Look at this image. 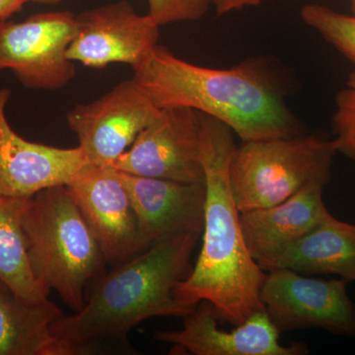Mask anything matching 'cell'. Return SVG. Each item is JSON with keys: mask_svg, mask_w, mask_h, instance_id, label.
Returning <instances> with one entry per match:
<instances>
[{"mask_svg": "<svg viewBox=\"0 0 355 355\" xmlns=\"http://www.w3.org/2000/svg\"><path fill=\"white\" fill-rule=\"evenodd\" d=\"M28 200L0 198V280L21 298L44 301L50 292L33 272L23 231L22 216Z\"/></svg>", "mask_w": 355, "mask_h": 355, "instance_id": "obj_18", "label": "cell"}, {"mask_svg": "<svg viewBox=\"0 0 355 355\" xmlns=\"http://www.w3.org/2000/svg\"><path fill=\"white\" fill-rule=\"evenodd\" d=\"M8 89L0 90V198H30L69 184L87 164L80 146L60 148L23 139L6 114Z\"/></svg>", "mask_w": 355, "mask_h": 355, "instance_id": "obj_12", "label": "cell"}, {"mask_svg": "<svg viewBox=\"0 0 355 355\" xmlns=\"http://www.w3.org/2000/svg\"><path fill=\"white\" fill-rule=\"evenodd\" d=\"M198 114L205 186L202 245L178 294L193 307L209 301L220 320L237 326L263 310L261 288L266 272L248 250L231 187L234 132L221 121Z\"/></svg>", "mask_w": 355, "mask_h": 355, "instance_id": "obj_1", "label": "cell"}, {"mask_svg": "<svg viewBox=\"0 0 355 355\" xmlns=\"http://www.w3.org/2000/svg\"><path fill=\"white\" fill-rule=\"evenodd\" d=\"M336 153L333 140L315 135L236 146L229 172L238 209L272 207L311 184H328Z\"/></svg>", "mask_w": 355, "mask_h": 355, "instance_id": "obj_5", "label": "cell"}, {"mask_svg": "<svg viewBox=\"0 0 355 355\" xmlns=\"http://www.w3.org/2000/svg\"><path fill=\"white\" fill-rule=\"evenodd\" d=\"M183 319L184 328L181 331H157L156 340L193 355L308 354L307 347L303 343L282 345L279 331L265 310L254 313L230 331H224L218 326L220 318L209 301L198 302L195 310Z\"/></svg>", "mask_w": 355, "mask_h": 355, "instance_id": "obj_13", "label": "cell"}, {"mask_svg": "<svg viewBox=\"0 0 355 355\" xmlns=\"http://www.w3.org/2000/svg\"><path fill=\"white\" fill-rule=\"evenodd\" d=\"M347 284L342 279H313L288 268H273L261 286V304L280 334L322 329L355 338V304Z\"/></svg>", "mask_w": 355, "mask_h": 355, "instance_id": "obj_7", "label": "cell"}, {"mask_svg": "<svg viewBox=\"0 0 355 355\" xmlns=\"http://www.w3.org/2000/svg\"><path fill=\"white\" fill-rule=\"evenodd\" d=\"M306 25L355 64V17L322 4H307L300 11Z\"/></svg>", "mask_w": 355, "mask_h": 355, "instance_id": "obj_19", "label": "cell"}, {"mask_svg": "<svg viewBox=\"0 0 355 355\" xmlns=\"http://www.w3.org/2000/svg\"><path fill=\"white\" fill-rule=\"evenodd\" d=\"M27 0H0V22L6 21L14 13L19 12Z\"/></svg>", "mask_w": 355, "mask_h": 355, "instance_id": "obj_23", "label": "cell"}, {"mask_svg": "<svg viewBox=\"0 0 355 355\" xmlns=\"http://www.w3.org/2000/svg\"><path fill=\"white\" fill-rule=\"evenodd\" d=\"M200 236L164 238L112 266L92 284L83 309L53 322V336L79 355L90 354L100 343L125 340L132 329L150 318L188 316L196 307L181 300L178 287L191 272V254Z\"/></svg>", "mask_w": 355, "mask_h": 355, "instance_id": "obj_2", "label": "cell"}, {"mask_svg": "<svg viewBox=\"0 0 355 355\" xmlns=\"http://www.w3.org/2000/svg\"><path fill=\"white\" fill-rule=\"evenodd\" d=\"M62 1L64 0H27V2H36V3L49 4V6H53Z\"/></svg>", "mask_w": 355, "mask_h": 355, "instance_id": "obj_24", "label": "cell"}, {"mask_svg": "<svg viewBox=\"0 0 355 355\" xmlns=\"http://www.w3.org/2000/svg\"><path fill=\"white\" fill-rule=\"evenodd\" d=\"M119 173L137 216L141 252L171 236L186 233L202 235L205 184Z\"/></svg>", "mask_w": 355, "mask_h": 355, "instance_id": "obj_14", "label": "cell"}, {"mask_svg": "<svg viewBox=\"0 0 355 355\" xmlns=\"http://www.w3.org/2000/svg\"><path fill=\"white\" fill-rule=\"evenodd\" d=\"M160 110L133 76L96 101L76 105L67 120L87 162L112 167Z\"/></svg>", "mask_w": 355, "mask_h": 355, "instance_id": "obj_8", "label": "cell"}, {"mask_svg": "<svg viewBox=\"0 0 355 355\" xmlns=\"http://www.w3.org/2000/svg\"><path fill=\"white\" fill-rule=\"evenodd\" d=\"M336 153L355 161V71L345 87L336 96V110L331 119Z\"/></svg>", "mask_w": 355, "mask_h": 355, "instance_id": "obj_20", "label": "cell"}, {"mask_svg": "<svg viewBox=\"0 0 355 355\" xmlns=\"http://www.w3.org/2000/svg\"><path fill=\"white\" fill-rule=\"evenodd\" d=\"M67 186L108 265L141 253L137 216L118 170L87 163Z\"/></svg>", "mask_w": 355, "mask_h": 355, "instance_id": "obj_11", "label": "cell"}, {"mask_svg": "<svg viewBox=\"0 0 355 355\" xmlns=\"http://www.w3.org/2000/svg\"><path fill=\"white\" fill-rule=\"evenodd\" d=\"M112 167L135 176L205 184L200 114L182 107L161 109Z\"/></svg>", "mask_w": 355, "mask_h": 355, "instance_id": "obj_9", "label": "cell"}, {"mask_svg": "<svg viewBox=\"0 0 355 355\" xmlns=\"http://www.w3.org/2000/svg\"><path fill=\"white\" fill-rule=\"evenodd\" d=\"M265 0H214V8L218 15L242 10L247 7L260 6Z\"/></svg>", "mask_w": 355, "mask_h": 355, "instance_id": "obj_22", "label": "cell"}, {"mask_svg": "<svg viewBox=\"0 0 355 355\" xmlns=\"http://www.w3.org/2000/svg\"><path fill=\"white\" fill-rule=\"evenodd\" d=\"M265 272L288 268L308 275H335L355 282V224L330 212L309 233L261 266Z\"/></svg>", "mask_w": 355, "mask_h": 355, "instance_id": "obj_16", "label": "cell"}, {"mask_svg": "<svg viewBox=\"0 0 355 355\" xmlns=\"http://www.w3.org/2000/svg\"><path fill=\"white\" fill-rule=\"evenodd\" d=\"M326 184L306 187L272 207L240 212L243 236L259 266L309 233L327 214L323 200Z\"/></svg>", "mask_w": 355, "mask_h": 355, "instance_id": "obj_15", "label": "cell"}, {"mask_svg": "<svg viewBox=\"0 0 355 355\" xmlns=\"http://www.w3.org/2000/svg\"><path fill=\"white\" fill-rule=\"evenodd\" d=\"M350 6H352V15L355 17V0H350Z\"/></svg>", "mask_w": 355, "mask_h": 355, "instance_id": "obj_25", "label": "cell"}, {"mask_svg": "<svg viewBox=\"0 0 355 355\" xmlns=\"http://www.w3.org/2000/svg\"><path fill=\"white\" fill-rule=\"evenodd\" d=\"M148 15L159 26L197 21L202 18L214 0H147Z\"/></svg>", "mask_w": 355, "mask_h": 355, "instance_id": "obj_21", "label": "cell"}, {"mask_svg": "<svg viewBox=\"0 0 355 355\" xmlns=\"http://www.w3.org/2000/svg\"><path fill=\"white\" fill-rule=\"evenodd\" d=\"M159 28L150 15H140L127 0L96 7L76 16V36L67 55L92 69L112 64L133 69L157 46Z\"/></svg>", "mask_w": 355, "mask_h": 355, "instance_id": "obj_10", "label": "cell"}, {"mask_svg": "<svg viewBox=\"0 0 355 355\" xmlns=\"http://www.w3.org/2000/svg\"><path fill=\"white\" fill-rule=\"evenodd\" d=\"M132 70L159 109L182 107L207 114L242 142L303 135L279 88L256 62L211 69L186 62L157 44Z\"/></svg>", "mask_w": 355, "mask_h": 355, "instance_id": "obj_3", "label": "cell"}, {"mask_svg": "<svg viewBox=\"0 0 355 355\" xmlns=\"http://www.w3.org/2000/svg\"><path fill=\"white\" fill-rule=\"evenodd\" d=\"M62 315L49 299L26 300L0 280V355H79L51 331Z\"/></svg>", "mask_w": 355, "mask_h": 355, "instance_id": "obj_17", "label": "cell"}, {"mask_svg": "<svg viewBox=\"0 0 355 355\" xmlns=\"http://www.w3.org/2000/svg\"><path fill=\"white\" fill-rule=\"evenodd\" d=\"M33 272L49 292H58L73 312L83 309L86 288L107 263L97 238L65 184L28 200L22 216Z\"/></svg>", "mask_w": 355, "mask_h": 355, "instance_id": "obj_4", "label": "cell"}, {"mask_svg": "<svg viewBox=\"0 0 355 355\" xmlns=\"http://www.w3.org/2000/svg\"><path fill=\"white\" fill-rule=\"evenodd\" d=\"M76 33L69 11L34 14L22 22H0V71L10 69L24 87L55 91L76 76L67 55Z\"/></svg>", "mask_w": 355, "mask_h": 355, "instance_id": "obj_6", "label": "cell"}]
</instances>
